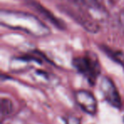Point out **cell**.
Segmentation results:
<instances>
[{
    "instance_id": "7a4b0ae2",
    "label": "cell",
    "mask_w": 124,
    "mask_h": 124,
    "mask_svg": "<svg viewBox=\"0 0 124 124\" xmlns=\"http://www.w3.org/2000/svg\"><path fill=\"white\" fill-rule=\"evenodd\" d=\"M100 88L104 97L109 104L114 107L121 108L122 106V100L120 98L118 91L116 88L113 82L107 77L102 78L100 83Z\"/></svg>"
},
{
    "instance_id": "52a82bcc",
    "label": "cell",
    "mask_w": 124,
    "mask_h": 124,
    "mask_svg": "<svg viewBox=\"0 0 124 124\" xmlns=\"http://www.w3.org/2000/svg\"><path fill=\"white\" fill-rule=\"evenodd\" d=\"M118 23L120 26L121 30L122 31V32L124 33V9L120 11L118 15Z\"/></svg>"
},
{
    "instance_id": "5b68a950",
    "label": "cell",
    "mask_w": 124,
    "mask_h": 124,
    "mask_svg": "<svg viewBox=\"0 0 124 124\" xmlns=\"http://www.w3.org/2000/svg\"><path fill=\"white\" fill-rule=\"evenodd\" d=\"M0 110H1V115L2 116H7L11 114L14 110V105L11 100L9 99L3 98L0 103Z\"/></svg>"
},
{
    "instance_id": "ba28073f",
    "label": "cell",
    "mask_w": 124,
    "mask_h": 124,
    "mask_svg": "<svg viewBox=\"0 0 124 124\" xmlns=\"http://www.w3.org/2000/svg\"><path fill=\"white\" fill-rule=\"evenodd\" d=\"M66 124H80V119L77 116H69L66 120Z\"/></svg>"
},
{
    "instance_id": "277c9868",
    "label": "cell",
    "mask_w": 124,
    "mask_h": 124,
    "mask_svg": "<svg viewBox=\"0 0 124 124\" xmlns=\"http://www.w3.org/2000/svg\"><path fill=\"white\" fill-rule=\"evenodd\" d=\"M30 4H31V5H32L33 7H34L35 9L38 11V12L41 13V14H48V15H45V16H44L45 17L48 18V19L49 20V21H51L53 24H54L55 26H58L59 28H60V29H63V28H64L65 26H63L62 22H60L58 19H56L55 17H54V16H52L51 13H49L48 10H47V9H45L44 7H43L42 5H40V4L37 2L36 0H31V1H30Z\"/></svg>"
},
{
    "instance_id": "3957f363",
    "label": "cell",
    "mask_w": 124,
    "mask_h": 124,
    "mask_svg": "<svg viewBox=\"0 0 124 124\" xmlns=\"http://www.w3.org/2000/svg\"><path fill=\"white\" fill-rule=\"evenodd\" d=\"M75 100L83 111L90 115H95L97 112V100L89 91L82 89L75 93Z\"/></svg>"
},
{
    "instance_id": "8992f818",
    "label": "cell",
    "mask_w": 124,
    "mask_h": 124,
    "mask_svg": "<svg viewBox=\"0 0 124 124\" xmlns=\"http://www.w3.org/2000/svg\"><path fill=\"white\" fill-rule=\"evenodd\" d=\"M105 53L108 54V56H110V58L113 60H115L117 63H120L121 65H123L124 66V54L123 53L119 51H114L111 50L110 48H104Z\"/></svg>"
},
{
    "instance_id": "6da1fadb",
    "label": "cell",
    "mask_w": 124,
    "mask_h": 124,
    "mask_svg": "<svg viewBox=\"0 0 124 124\" xmlns=\"http://www.w3.org/2000/svg\"><path fill=\"white\" fill-rule=\"evenodd\" d=\"M74 67L88 79L91 84L94 83L100 74V66L95 55L77 57L72 60Z\"/></svg>"
}]
</instances>
